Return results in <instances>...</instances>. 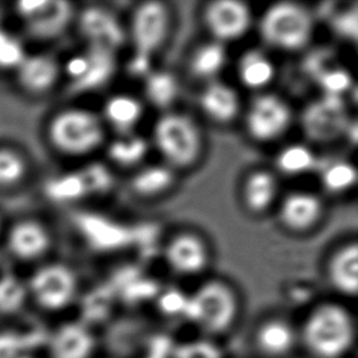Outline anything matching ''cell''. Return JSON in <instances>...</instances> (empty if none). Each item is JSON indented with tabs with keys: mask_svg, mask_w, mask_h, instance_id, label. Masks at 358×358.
I'll return each mask as SVG.
<instances>
[{
	"mask_svg": "<svg viewBox=\"0 0 358 358\" xmlns=\"http://www.w3.org/2000/svg\"><path fill=\"white\" fill-rule=\"evenodd\" d=\"M157 150L169 168H189L202 152V135L189 115L168 113L158 119L153 130Z\"/></svg>",
	"mask_w": 358,
	"mask_h": 358,
	"instance_id": "obj_5",
	"label": "cell"
},
{
	"mask_svg": "<svg viewBox=\"0 0 358 358\" xmlns=\"http://www.w3.org/2000/svg\"><path fill=\"white\" fill-rule=\"evenodd\" d=\"M318 160L315 153L307 145H286L284 150L279 152L276 157V166L282 174L301 175L306 174L317 168Z\"/></svg>",
	"mask_w": 358,
	"mask_h": 358,
	"instance_id": "obj_31",
	"label": "cell"
},
{
	"mask_svg": "<svg viewBox=\"0 0 358 358\" xmlns=\"http://www.w3.org/2000/svg\"><path fill=\"white\" fill-rule=\"evenodd\" d=\"M29 300L27 285L17 276L5 274L0 278V313L14 315Z\"/></svg>",
	"mask_w": 358,
	"mask_h": 358,
	"instance_id": "obj_33",
	"label": "cell"
},
{
	"mask_svg": "<svg viewBox=\"0 0 358 358\" xmlns=\"http://www.w3.org/2000/svg\"><path fill=\"white\" fill-rule=\"evenodd\" d=\"M85 182L87 185L90 196L106 194L114 187L115 179L112 171L102 163H90L80 169Z\"/></svg>",
	"mask_w": 358,
	"mask_h": 358,
	"instance_id": "obj_37",
	"label": "cell"
},
{
	"mask_svg": "<svg viewBox=\"0 0 358 358\" xmlns=\"http://www.w3.org/2000/svg\"><path fill=\"white\" fill-rule=\"evenodd\" d=\"M351 119L344 97L323 94L310 102L301 115L306 137L315 143H329L345 136Z\"/></svg>",
	"mask_w": 358,
	"mask_h": 358,
	"instance_id": "obj_10",
	"label": "cell"
},
{
	"mask_svg": "<svg viewBox=\"0 0 358 358\" xmlns=\"http://www.w3.org/2000/svg\"><path fill=\"white\" fill-rule=\"evenodd\" d=\"M96 349V335L83 320L63 322L48 340L49 358H93Z\"/></svg>",
	"mask_w": 358,
	"mask_h": 358,
	"instance_id": "obj_17",
	"label": "cell"
},
{
	"mask_svg": "<svg viewBox=\"0 0 358 358\" xmlns=\"http://www.w3.org/2000/svg\"><path fill=\"white\" fill-rule=\"evenodd\" d=\"M328 285L345 299L358 295V245L350 242L330 256L325 266Z\"/></svg>",
	"mask_w": 358,
	"mask_h": 358,
	"instance_id": "obj_20",
	"label": "cell"
},
{
	"mask_svg": "<svg viewBox=\"0 0 358 358\" xmlns=\"http://www.w3.org/2000/svg\"><path fill=\"white\" fill-rule=\"evenodd\" d=\"M24 45L8 29L0 27V71H16L26 58Z\"/></svg>",
	"mask_w": 358,
	"mask_h": 358,
	"instance_id": "obj_36",
	"label": "cell"
},
{
	"mask_svg": "<svg viewBox=\"0 0 358 358\" xmlns=\"http://www.w3.org/2000/svg\"><path fill=\"white\" fill-rule=\"evenodd\" d=\"M29 173V163L19 150L0 145V187L8 189L21 184Z\"/></svg>",
	"mask_w": 358,
	"mask_h": 358,
	"instance_id": "obj_32",
	"label": "cell"
},
{
	"mask_svg": "<svg viewBox=\"0 0 358 358\" xmlns=\"http://www.w3.org/2000/svg\"><path fill=\"white\" fill-rule=\"evenodd\" d=\"M73 227L83 243L96 253H115L137 245V227H130L104 214L78 210L73 214Z\"/></svg>",
	"mask_w": 358,
	"mask_h": 358,
	"instance_id": "obj_8",
	"label": "cell"
},
{
	"mask_svg": "<svg viewBox=\"0 0 358 358\" xmlns=\"http://www.w3.org/2000/svg\"><path fill=\"white\" fill-rule=\"evenodd\" d=\"M238 73L245 87L262 90L274 80L275 66L263 52L251 49L240 58Z\"/></svg>",
	"mask_w": 358,
	"mask_h": 358,
	"instance_id": "obj_25",
	"label": "cell"
},
{
	"mask_svg": "<svg viewBox=\"0 0 358 358\" xmlns=\"http://www.w3.org/2000/svg\"><path fill=\"white\" fill-rule=\"evenodd\" d=\"M292 120V113L282 98L264 93L255 98L246 113L248 135L257 142H271L284 135Z\"/></svg>",
	"mask_w": 358,
	"mask_h": 358,
	"instance_id": "obj_12",
	"label": "cell"
},
{
	"mask_svg": "<svg viewBox=\"0 0 358 358\" xmlns=\"http://www.w3.org/2000/svg\"><path fill=\"white\" fill-rule=\"evenodd\" d=\"M15 13L29 37L53 41L63 36L75 19V8L64 0H34L15 5Z\"/></svg>",
	"mask_w": 358,
	"mask_h": 358,
	"instance_id": "obj_9",
	"label": "cell"
},
{
	"mask_svg": "<svg viewBox=\"0 0 358 358\" xmlns=\"http://www.w3.org/2000/svg\"><path fill=\"white\" fill-rule=\"evenodd\" d=\"M227 63V49L220 42H210L201 45L194 52L189 70L196 78H213L217 76Z\"/></svg>",
	"mask_w": 358,
	"mask_h": 358,
	"instance_id": "obj_29",
	"label": "cell"
},
{
	"mask_svg": "<svg viewBox=\"0 0 358 358\" xmlns=\"http://www.w3.org/2000/svg\"><path fill=\"white\" fill-rule=\"evenodd\" d=\"M49 143L59 153L81 157L97 150L104 141V125L97 114L70 108L57 113L47 126Z\"/></svg>",
	"mask_w": 358,
	"mask_h": 358,
	"instance_id": "obj_3",
	"label": "cell"
},
{
	"mask_svg": "<svg viewBox=\"0 0 358 358\" xmlns=\"http://www.w3.org/2000/svg\"><path fill=\"white\" fill-rule=\"evenodd\" d=\"M204 24L217 42L236 41L247 34L252 24L250 6L240 0H214L203 13Z\"/></svg>",
	"mask_w": 358,
	"mask_h": 358,
	"instance_id": "obj_14",
	"label": "cell"
},
{
	"mask_svg": "<svg viewBox=\"0 0 358 358\" xmlns=\"http://www.w3.org/2000/svg\"><path fill=\"white\" fill-rule=\"evenodd\" d=\"M357 182V170L348 162L328 165L322 174V184L330 194H341Z\"/></svg>",
	"mask_w": 358,
	"mask_h": 358,
	"instance_id": "obj_34",
	"label": "cell"
},
{
	"mask_svg": "<svg viewBox=\"0 0 358 358\" xmlns=\"http://www.w3.org/2000/svg\"><path fill=\"white\" fill-rule=\"evenodd\" d=\"M330 27L341 38L356 42L358 32V10L357 4L352 8L343 10L340 13H333L330 15Z\"/></svg>",
	"mask_w": 358,
	"mask_h": 358,
	"instance_id": "obj_38",
	"label": "cell"
},
{
	"mask_svg": "<svg viewBox=\"0 0 358 358\" xmlns=\"http://www.w3.org/2000/svg\"><path fill=\"white\" fill-rule=\"evenodd\" d=\"M323 214V203L310 192H291L281 202L279 218L291 231L303 233L313 228Z\"/></svg>",
	"mask_w": 358,
	"mask_h": 358,
	"instance_id": "obj_21",
	"label": "cell"
},
{
	"mask_svg": "<svg viewBox=\"0 0 358 358\" xmlns=\"http://www.w3.org/2000/svg\"><path fill=\"white\" fill-rule=\"evenodd\" d=\"M165 264L179 276H197L209 266V251L206 242L194 234L175 235L165 245Z\"/></svg>",
	"mask_w": 358,
	"mask_h": 358,
	"instance_id": "obj_15",
	"label": "cell"
},
{
	"mask_svg": "<svg viewBox=\"0 0 358 358\" xmlns=\"http://www.w3.org/2000/svg\"><path fill=\"white\" fill-rule=\"evenodd\" d=\"M251 345L261 358H287L299 349L297 323L286 315H266L252 330Z\"/></svg>",
	"mask_w": 358,
	"mask_h": 358,
	"instance_id": "obj_13",
	"label": "cell"
},
{
	"mask_svg": "<svg viewBox=\"0 0 358 358\" xmlns=\"http://www.w3.org/2000/svg\"><path fill=\"white\" fill-rule=\"evenodd\" d=\"M78 32L88 45L117 52L126 39L125 31L117 15L102 6H90L78 16Z\"/></svg>",
	"mask_w": 358,
	"mask_h": 358,
	"instance_id": "obj_16",
	"label": "cell"
},
{
	"mask_svg": "<svg viewBox=\"0 0 358 358\" xmlns=\"http://www.w3.org/2000/svg\"><path fill=\"white\" fill-rule=\"evenodd\" d=\"M26 285L29 300L45 313H62L78 300V275L64 263L54 262L38 266Z\"/></svg>",
	"mask_w": 358,
	"mask_h": 358,
	"instance_id": "obj_6",
	"label": "cell"
},
{
	"mask_svg": "<svg viewBox=\"0 0 358 358\" xmlns=\"http://www.w3.org/2000/svg\"><path fill=\"white\" fill-rule=\"evenodd\" d=\"M202 112L218 124H229L238 117L241 104L238 92L223 83H209L199 96Z\"/></svg>",
	"mask_w": 358,
	"mask_h": 358,
	"instance_id": "obj_22",
	"label": "cell"
},
{
	"mask_svg": "<svg viewBox=\"0 0 358 358\" xmlns=\"http://www.w3.org/2000/svg\"><path fill=\"white\" fill-rule=\"evenodd\" d=\"M45 197L54 203L70 204L90 197L87 185L80 170L55 175L44 184Z\"/></svg>",
	"mask_w": 358,
	"mask_h": 358,
	"instance_id": "obj_26",
	"label": "cell"
},
{
	"mask_svg": "<svg viewBox=\"0 0 358 358\" xmlns=\"http://www.w3.org/2000/svg\"><path fill=\"white\" fill-rule=\"evenodd\" d=\"M60 73L57 59L48 54H27L15 71L20 88L31 96H42L53 90Z\"/></svg>",
	"mask_w": 358,
	"mask_h": 358,
	"instance_id": "obj_19",
	"label": "cell"
},
{
	"mask_svg": "<svg viewBox=\"0 0 358 358\" xmlns=\"http://www.w3.org/2000/svg\"><path fill=\"white\" fill-rule=\"evenodd\" d=\"M173 169L165 165H150L141 169L131 180V189L141 197L164 194L174 184Z\"/></svg>",
	"mask_w": 358,
	"mask_h": 358,
	"instance_id": "obj_27",
	"label": "cell"
},
{
	"mask_svg": "<svg viewBox=\"0 0 358 358\" xmlns=\"http://www.w3.org/2000/svg\"><path fill=\"white\" fill-rule=\"evenodd\" d=\"M143 115L142 103L127 94L109 98L103 107V117L121 136L131 135Z\"/></svg>",
	"mask_w": 358,
	"mask_h": 358,
	"instance_id": "obj_23",
	"label": "cell"
},
{
	"mask_svg": "<svg viewBox=\"0 0 358 358\" xmlns=\"http://www.w3.org/2000/svg\"><path fill=\"white\" fill-rule=\"evenodd\" d=\"M299 346L310 358H345L357 340L354 312L340 301L312 306L300 323Z\"/></svg>",
	"mask_w": 358,
	"mask_h": 358,
	"instance_id": "obj_1",
	"label": "cell"
},
{
	"mask_svg": "<svg viewBox=\"0 0 358 358\" xmlns=\"http://www.w3.org/2000/svg\"><path fill=\"white\" fill-rule=\"evenodd\" d=\"M117 73V57L110 49L88 45L83 53L73 55L64 66L68 80L66 93L71 97L96 92L107 86Z\"/></svg>",
	"mask_w": 358,
	"mask_h": 358,
	"instance_id": "obj_7",
	"label": "cell"
},
{
	"mask_svg": "<svg viewBox=\"0 0 358 358\" xmlns=\"http://www.w3.org/2000/svg\"><path fill=\"white\" fill-rule=\"evenodd\" d=\"M170 26V13L164 3L145 1L132 13L131 41L135 57L150 59L164 43Z\"/></svg>",
	"mask_w": 358,
	"mask_h": 358,
	"instance_id": "obj_11",
	"label": "cell"
},
{
	"mask_svg": "<svg viewBox=\"0 0 358 358\" xmlns=\"http://www.w3.org/2000/svg\"><path fill=\"white\" fill-rule=\"evenodd\" d=\"M315 31V19L310 10L292 1L271 5L262 15L259 34L269 47L296 52L306 48Z\"/></svg>",
	"mask_w": 358,
	"mask_h": 358,
	"instance_id": "obj_4",
	"label": "cell"
},
{
	"mask_svg": "<svg viewBox=\"0 0 358 358\" xmlns=\"http://www.w3.org/2000/svg\"><path fill=\"white\" fill-rule=\"evenodd\" d=\"M278 194L275 175L257 170L247 176L243 185V202L252 213H263L271 207Z\"/></svg>",
	"mask_w": 358,
	"mask_h": 358,
	"instance_id": "obj_24",
	"label": "cell"
},
{
	"mask_svg": "<svg viewBox=\"0 0 358 358\" xmlns=\"http://www.w3.org/2000/svg\"><path fill=\"white\" fill-rule=\"evenodd\" d=\"M145 94L152 106L166 109L178 99L179 83L174 75L166 71L150 73L145 76Z\"/></svg>",
	"mask_w": 358,
	"mask_h": 358,
	"instance_id": "obj_28",
	"label": "cell"
},
{
	"mask_svg": "<svg viewBox=\"0 0 358 358\" xmlns=\"http://www.w3.org/2000/svg\"><path fill=\"white\" fill-rule=\"evenodd\" d=\"M6 247L17 261L32 263L42 259L52 247V235L38 220L24 219L15 223L6 235Z\"/></svg>",
	"mask_w": 358,
	"mask_h": 358,
	"instance_id": "obj_18",
	"label": "cell"
},
{
	"mask_svg": "<svg viewBox=\"0 0 358 358\" xmlns=\"http://www.w3.org/2000/svg\"><path fill=\"white\" fill-rule=\"evenodd\" d=\"M315 80L322 88L323 94L329 96L343 97L345 93L350 92L356 87L351 73L339 66H330L323 73H320Z\"/></svg>",
	"mask_w": 358,
	"mask_h": 358,
	"instance_id": "obj_35",
	"label": "cell"
},
{
	"mask_svg": "<svg viewBox=\"0 0 358 358\" xmlns=\"http://www.w3.org/2000/svg\"><path fill=\"white\" fill-rule=\"evenodd\" d=\"M148 142L137 135L121 136L108 145V157L114 164L130 168L140 164L148 153Z\"/></svg>",
	"mask_w": 358,
	"mask_h": 358,
	"instance_id": "obj_30",
	"label": "cell"
},
{
	"mask_svg": "<svg viewBox=\"0 0 358 358\" xmlns=\"http://www.w3.org/2000/svg\"><path fill=\"white\" fill-rule=\"evenodd\" d=\"M0 230H1V219H0Z\"/></svg>",
	"mask_w": 358,
	"mask_h": 358,
	"instance_id": "obj_40",
	"label": "cell"
},
{
	"mask_svg": "<svg viewBox=\"0 0 358 358\" xmlns=\"http://www.w3.org/2000/svg\"><path fill=\"white\" fill-rule=\"evenodd\" d=\"M242 315L241 296L228 281L208 279L186 299L184 317L204 338L230 334Z\"/></svg>",
	"mask_w": 358,
	"mask_h": 358,
	"instance_id": "obj_2",
	"label": "cell"
},
{
	"mask_svg": "<svg viewBox=\"0 0 358 358\" xmlns=\"http://www.w3.org/2000/svg\"><path fill=\"white\" fill-rule=\"evenodd\" d=\"M176 358H223L222 352L213 340L206 338V340L189 341L187 344L181 345L176 351Z\"/></svg>",
	"mask_w": 358,
	"mask_h": 358,
	"instance_id": "obj_39",
	"label": "cell"
}]
</instances>
